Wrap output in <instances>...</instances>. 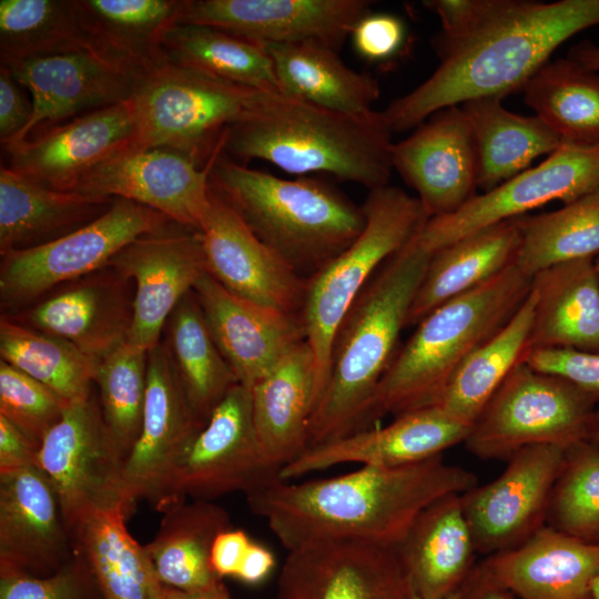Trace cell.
<instances>
[{"label":"cell","instance_id":"30","mask_svg":"<svg viewBox=\"0 0 599 599\" xmlns=\"http://www.w3.org/2000/svg\"><path fill=\"white\" fill-rule=\"evenodd\" d=\"M252 419L262 453L280 471L308 447L316 402L314 355L302 342L251 389Z\"/></svg>","mask_w":599,"mask_h":599},{"label":"cell","instance_id":"42","mask_svg":"<svg viewBox=\"0 0 599 599\" xmlns=\"http://www.w3.org/2000/svg\"><path fill=\"white\" fill-rule=\"evenodd\" d=\"M88 50L78 0H1V67Z\"/></svg>","mask_w":599,"mask_h":599},{"label":"cell","instance_id":"1","mask_svg":"<svg viewBox=\"0 0 599 599\" xmlns=\"http://www.w3.org/2000/svg\"><path fill=\"white\" fill-rule=\"evenodd\" d=\"M476 485L473 471L438 455L301 483L277 478L245 498L287 551L325 539L397 547L427 506Z\"/></svg>","mask_w":599,"mask_h":599},{"label":"cell","instance_id":"58","mask_svg":"<svg viewBox=\"0 0 599 599\" xmlns=\"http://www.w3.org/2000/svg\"><path fill=\"white\" fill-rule=\"evenodd\" d=\"M162 595L163 599H233L222 579L193 590H181L162 585Z\"/></svg>","mask_w":599,"mask_h":599},{"label":"cell","instance_id":"62","mask_svg":"<svg viewBox=\"0 0 599 599\" xmlns=\"http://www.w3.org/2000/svg\"><path fill=\"white\" fill-rule=\"evenodd\" d=\"M592 599H599V576L592 583Z\"/></svg>","mask_w":599,"mask_h":599},{"label":"cell","instance_id":"38","mask_svg":"<svg viewBox=\"0 0 599 599\" xmlns=\"http://www.w3.org/2000/svg\"><path fill=\"white\" fill-rule=\"evenodd\" d=\"M162 336L161 344L191 408L206 423L238 382L220 352L193 291L175 306Z\"/></svg>","mask_w":599,"mask_h":599},{"label":"cell","instance_id":"63","mask_svg":"<svg viewBox=\"0 0 599 599\" xmlns=\"http://www.w3.org/2000/svg\"><path fill=\"white\" fill-rule=\"evenodd\" d=\"M410 599H422L420 597H418L415 591L413 590L412 592V596H410ZM447 599H460V589L453 593L450 597H448Z\"/></svg>","mask_w":599,"mask_h":599},{"label":"cell","instance_id":"59","mask_svg":"<svg viewBox=\"0 0 599 599\" xmlns=\"http://www.w3.org/2000/svg\"><path fill=\"white\" fill-rule=\"evenodd\" d=\"M568 58L588 70L599 71V45L590 41L572 47Z\"/></svg>","mask_w":599,"mask_h":599},{"label":"cell","instance_id":"21","mask_svg":"<svg viewBox=\"0 0 599 599\" xmlns=\"http://www.w3.org/2000/svg\"><path fill=\"white\" fill-rule=\"evenodd\" d=\"M372 9L368 0H190L181 23L263 44L317 41L336 50Z\"/></svg>","mask_w":599,"mask_h":599},{"label":"cell","instance_id":"35","mask_svg":"<svg viewBox=\"0 0 599 599\" xmlns=\"http://www.w3.org/2000/svg\"><path fill=\"white\" fill-rule=\"evenodd\" d=\"M280 91L305 102L348 114H367L379 98L376 79L351 69L336 49L317 41L271 44Z\"/></svg>","mask_w":599,"mask_h":599},{"label":"cell","instance_id":"25","mask_svg":"<svg viewBox=\"0 0 599 599\" xmlns=\"http://www.w3.org/2000/svg\"><path fill=\"white\" fill-rule=\"evenodd\" d=\"M74 554V537L39 467L0 474V570L45 577Z\"/></svg>","mask_w":599,"mask_h":599},{"label":"cell","instance_id":"11","mask_svg":"<svg viewBox=\"0 0 599 599\" xmlns=\"http://www.w3.org/2000/svg\"><path fill=\"white\" fill-rule=\"evenodd\" d=\"M125 459L111 439L98 396L70 404L41 441L39 468L49 478L69 527L120 510L129 518L133 506L123 485Z\"/></svg>","mask_w":599,"mask_h":599},{"label":"cell","instance_id":"19","mask_svg":"<svg viewBox=\"0 0 599 599\" xmlns=\"http://www.w3.org/2000/svg\"><path fill=\"white\" fill-rule=\"evenodd\" d=\"M205 424L191 408L160 342L148 352L141 430L123 467L124 490L133 507L148 500L162 510L175 467Z\"/></svg>","mask_w":599,"mask_h":599},{"label":"cell","instance_id":"3","mask_svg":"<svg viewBox=\"0 0 599 599\" xmlns=\"http://www.w3.org/2000/svg\"><path fill=\"white\" fill-rule=\"evenodd\" d=\"M392 135L383 111L348 114L257 90L226 132L223 154L266 161L300 177L329 174L370 191L388 185Z\"/></svg>","mask_w":599,"mask_h":599},{"label":"cell","instance_id":"6","mask_svg":"<svg viewBox=\"0 0 599 599\" xmlns=\"http://www.w3.org/2000/svg\"><path fill=\"white\" fill-rule=\"evenodd\" d=\"M210 185L305 280L352 244L365 225L362 206L329 184L278 177L223 153L213 161Z\"/></svg>","mask_w":599,"mask_h":599},{"label":"cell","instance_id":"39","mask_svg":"<svg viewBox=\"0 0 599 599\" xmlns=\"http://www.w3.org/2000/svg\"><path fill=\"white\" fill-rule=\"evenodd\" d=\"M535 305L536 295L531 290L516 314L461 364L437 406L473 426L506 377L525 359Z\"/></svg>","mask_w":599,"mask_h":599},{"label":"cell","instance_id":"37","mask_svg":"<svg viewBox=\"0 0 599 599\" xmlns=\"http://www.w3.org/2000/svg\"><path fill=\"white\" fill-rule=\"evenodd\" d=\"M154 538L144 546L163 586L193 590L219 580L211 567L217 535L232 527L225 509L210 500H185L163 512Z\"/></svg>","mask_w":599,"mask_h":599},{"label":"cell","instance_id":"48","mask_svg":"<svg viewBox=\"0 0 599 599\" xmlns=\"http://www.w3.org/2000/svg\"><path fill=\"white\" fill-rule=\"evenodd\" d=\"M69 405L45 385L0 361V416L33 441L41 445Z\"/></svg>","mask_w":599,"mask_h":599},{"label":"cell","instance_id":"29","mask_svg":"<svg viewBox=\"0 0 599 599\" xmlns=\"http://www.w3.org/2000/svg\"><path fill=\"white\" fill-rule=\"evenodd\" d=\"M190 0H78L89 48L143 80L167 64L164 40Z\"/></svg>","mask_w":599,"mask_h":599},{"label":"cell","instance_id":"34","mask_svg":"<svg viewBox=\"0 0 599 599\" xmlns=\"http://www.w3.org/2000/svg\"><path fill=\"white\" fill-rule=\"evenodd\" d=\"M519 244V225L517 219H511L465 235L432 253L406 326H416L440 305L498 275L515 262Z\"/></svg>","mask_w":599,"mask_h":599},{"label":"cell","instance_id":"33","mask_svg":"<svg viewBox=\"0 0 599 599\" xmlns=\"http://www.w3.org/2000/svg\"><path fill=\"white\" fill-rule=\"evenodd\" d=\"M592 260L564 262L532 276L536 305L529 351L599 353V282Z\"/></svg>","mask_w":599,"mask_h":599},{"label":"cell","instance_id":"17","mask_svg":"<svg viewBox=\"0 0 599 599\" xmlns=\"http://www.w3.org/2000/svg\"><path fill=\"white\" fill-rule=\"evenodd\" d=\"M217 156L201 167L174 150L131 145L94 166L73 191L126 199L199 230L209 206L210 172Z\"/></svg>","mask_w":599,"mask_h":599},{"label":"cell","instance_id":"36","mask_svg":"<svg viewBox=\"0 0 599 599\" xmlns=\"http://www.w3.org/2000/svg\"><path fill=\"white\" fill-rule=\"evenodd\" d=\"M501 98H480L460 104L473 133L477 160V187L490 191L529 169L539 155L564 143L537 115L507 110Z\"/></svg>","mask_w":599,"mask_h":599},{"label":"cell","instance_id":"26","mask_svg":"<svg viewBox=\"0 0 599 599\" xmlns=\"http://www.w3.org/2000/svg\"><path fill=\"white\" fill-rule=\"evenodd\" d=\"M468 426L429 406L397 416L384 427H368L344 437L309 446L278 471L290 481L341 464L397 467L438 455L467 438Z\"/></svg>","mask_w":599,"mask_h":599},{"label":"cell","instance_id":"64","mask_svg":"<svg viewBox=\"0 0 599 599\" xmlns=\"http://www.w3.org/2000/svg\"><path fill=\"white\" fill-rule=\"evenodd\" d=\"M592 262H593V268H595L598 282H599V254L593 257Z\"/></svg>","mask_w":599,"mask_h":599},{"label":"cell","instance_id":"5","mask_svg":"<svg viewBox=\"0 0 599 599\" xmlns=\"http://www.w3.org/2000/svg\"><path fill=\"white\" fill-rule=\"evenodd\" d=\"M531 278L514 262L422 319L380 379L364 429L385 415L436 406L461 364L524 304Z\"/></svg>","mask_w":599,"mask_h":599},{"label":"cell","instance_id":"10","mask_svg":"<svg viewBox=\"0 0 599 599\" xmlns=\"http://www.w3.org/2000/svg\"><path fill=\"white\" fill-rule=\"evenodd\" d=\"M177 224L136 202L115 197L87 225L43 245L1 256L0 306L16 314L53 290L99 271L134 240Z\"/></svg>","mask_w":599,"mask_h":599},{"label":"cell","instance_id":"41","mask_svg":"<svg viewBox=\"0 0 599 599\" xmlns=\"http://www.w3.org/2000/svg\"><path fill=\"white\" fill-rule=\"evenodd\" d=\"M169 63L262 91H280L265 45L216 28L180 23L164 40Z\"/></svg>","mask_w":599,"mask_h":599},{"label":"cell","instance_id":"31","mask_svg":"<svg viewBox=\"0 0 599 599\" xmlns=\"http://www.w3.org/2000/svg\"><path fill=\"white\" fill-rule=\"evenodd\" d=\"M396 548L418 597L447 599L457 592L478 564L460 494L427 506Z\"/></svg>","mask_w":599,"mask_h":599},{"label":"cell","instance_id":"27","mask_svg":"<svg viewBox=\"0 0 599 599\" xmlns=\"http://www.w3.org/2000/svg\"><path fill=\"white\" fill-rule=\"evenodd\" d=\"M193 292L209 329L240 385L251 389L306 341L302 315L237 297L205 273Z\"/></svg>","mask_w":599,"mask_h":599},{"label":"cell","instance_id":"32","mask_svg":"<svg viewBox=\"0 0 599 599\" xmlns=\"http://www.w3.org/2000/svg\"><path fill=\"white\" fill-rule=\"evenodd\" d=\"M114 199L48 189L2 164L0 254L62 237L101 216Z\"/></svg>","mask_w":599,"mask_h":599},{"label":"cell","instance_id":"7","mask_svg":"<svg viewBox=\"0 0 599 599\" xmlns=\"http://www.w3.org/2000/svg\"><path fill=\"white\" fill-rule=\"evenodd\" d=\"M361 206L365 225L359 235L306 281L301 315L315 359V406L328 379L333 342L345 315L373 274L428 220L417 196L389 184L370 190Z\"/></svg>","mask_w":599,"mask_h":599},{"label":"cell","instance_id":"8","mask_svg":"<svg viewBox=\"0 0 599 599\" xmlns=\"http://www.w3.org/2000/svg\"><path fill=\"white\" fill-rule=\"evenodd\" d=\"M256 91L167 63L145 77L132 98L135 145L174 150L205 167L223 153L226 132Z\"/></svg>","mask_w":599,"mask_h":599},{"label":"cell","instance_id":"45","mask_svg":"<svg viewBox=\"0 0 599 599\" xmlns=\"http://www.w3.org/2000/svg\"><path fill=\"white\" fill-rule=\"evenodd\" d=\"M120 510L94 515L73 530L104 599H149L154 573L144 549L129 532Z\"/></svg>","mask_w":599,"mask_h":599},{"label":"cell","instance_id":"46","mask_svg":"<svg viewBox=\"0 0 599 599\" xmlns=\"http://www.w3.org/2000/svg\"><path fill=\"white\" fill-rule=\"evenodd\" d=\"M148 352L130 343L99 362L94 383L108 433L126 459L142 425L146 395Z\"/></svg>","mask_w":599,"mask_h":599},{"label":"cell","instance_id":"18","mask_svg":"<svg viewBox=\"0 0 599 599\" xmlns=\"http://www.w3.org/2000/svg\"><path fill=\"white\" fill-rule=\"evenodd\" d=\"M199 231L206 273L223 288L253 303L302 314L307 280L265 245L212 187Z\"/></svg>","mask_w":599,"mask_h":599},{"label":"cell","instance_id":"14","mask_svg":"<svg viewBox=\"0 0 599 599\" xmlns=\"http://www.w3.org/2000/svg\"><path fill=\"white\" fill-rule=\"evenodd\" d=\"M566 448H522L494 480L460 494L477 554L488 557L515 548L546 525Z\"/></svg>","mask_w":599,"mask_h":599},{"label":"cell","instance_id":"60","mask_svg":"<svg viewBox=\"0 0 599 599\" xmlns=\"http://www.w3.org/2000/svg\"><path fill=\"white\" fill-rule=\"evenodd\" d=\"M586 440L599 447V405L593 413Z\"/></svg>","mask_w":599,"mask_h":599},{"label":"cell","instance_id":"51","mask_svg":"<svg viewBox=\"0 0 599 599\" xmlns=\"http://www.w3.org/2000/svg\"><path fill=\"white\" fill-rule=\"evenodd\" d=\"M524 362L538 372L568 379L599 405V353L569 348L532 349Z\"/></svg>","mask_w":599,"mask_h":599},{"label":"cell","instance_id":"47","mask_svg":"<svg viewBox=\"0 0 599 599\" xmlns=\"http://www.w3.org/2000/svg\"><path fill=\"white\" fill-rule=\"evenodd\" d=\"M546 525L599 545V447L588 440L566 448Z\"/></svg>","mask_w":599,"mask_h":599},{"label":"cell","instance_id":"52","mask_svg":"<svg viewBox=\"0 0 599 599\" xmlns=\"http://www.w3.org/2000/svg\"><path fill=\"white\" fill-rule=\"evenodd\" d=\"M355 52L369 62H385L397 55L406 40L404 21L389 12L369 11L352 30Z\"/></svg>","mask_w":599,"mask_h":599},{"label":"cell","instance_id":"12","mask_svg":"<svg viewBox=\"0 0 599 599\" xmlns=\"http://www.w3.org/2000/svg\"><path fill=\"white\" fill-rule=\"evenodd\" d=\"M277 478L257 440L250 389L237 384L179 460L161 511L187 496L210 501L232 493L246 496Z\"/></svg>","mask_w":599,"mask_h":599},{"label":"cell","instance_id":"40","mask_svg":"<svg viewBox=\"0 0 599 599\" xmlns=\"http://www.w3.org/2000/svg\"><path fill=\"white\" fill-rule=\"evenodd\" d=\"M522 91L525 103L562 143L599 146V71L558 59L546 63Z\"/></svg>","mask_w":599,"mask_h":599},{"label":"cell","instance_id":"53","mask_svg":"<svg viewBox=\"0 0 599 599\" xmlns=\"http://www.w3.org/2000/svg\"><path fill=\"white\" fill-rule=\"evenodd\" d=\"M8 68L0 67V142L11 148L32 119V100Z\"/></svg>","mask_w":599,"mask_h":599},{"label":"cell","instance_id":"15","mask_svg":"<svg viewBox=\"0 0 599 599\" xmlns=\"http://www.w3.org/2000/svg\"><path fill=\"white\" fill-rule=\"evenodd\" d=\"M396 547L325 539L290 550L278 573V599H410Z\"/></svg>","mask_w":599,"mask_h":599},{"label":"cell","instance_id":"9","mask_svg":"<svg viewBox=\"0 0 599 599\" xmlns=\"http://www.w3.org/2000/svg\"><path fill=\"white\" fill-rule=\"evenodd\" d=\"M598 403L568 379L524 361L486 404L464 444L480 459H508L535 445L586 440Z\"/></svg>","mask_w":599,"mask_h":599},{"label":"cell","instance_id":"43","mask_svg":"<svg viewBox=\"0 0 599 599\" xmlns=\"http://www.w3.org/2000/svg\"><path fill=\"white\" fill-rule=\"evenodd\" d=\"M0 356L69 404L84 400L93 393L99 361L65 339L24 326L3 314Z\"/></svg>","mask_w":599,"mask_h":599},{"label":"cell","instance_id":"24","mask_svg":"<svg viewBox=\"0 0 599 599\" xmlns=\"http://www.w3.org/2000/svg\"><path fill=\"white\" fill-rule=\"evenodd\" d=\"M133 99L85 112L39 133L8 153L12 171L52 190L73 191L102 161L135 145Z\"/></svg>","mask_w":599,"mask_h":599},{"label":"cell","instance_id":"54","mask_svg":"<svg viewBox=\"0 0 599 599\" xmlns=\"http://www.w3.org/2000/svg\"><path fill=\"white\" fill-rule=\"evenodd\" d=\"M40 446L0 416V474L39 467Z\"/></svg>","mask_w":599,"mask_h":599},{"label":"cell","instance_id":"4","mask_svg":"<svg viewBox=\"0 0 599 599\" xmlns=\"http://www.w3.org/2000/svg\"><path fill=\"white\" fill-rule=\"evenodd\" d=\"M430 255L412 238L351 306L335 334L328 379L311 418L308 447L365 428L369 404L398 352Z\"/></svg>","mask_w":599,"mask_h":599},{"label":"cell","instance_id":"20","mask_svg":"<svg viewBox=\"0 0 599 599\" xmlns=\"http://www.w3.org/2000/svg\"><path fill=\"white\" fill-rule=\"evenodd\" d=\"M133 297L132 281L105 266L7 316L35 331L65 339L100 362L128 343Z\"/></svg>","mask_w":599,"mask_h":599},{"label":"cell","instance_id":"57","mask_svg":"<svg viewBox=\"0 0 599 599\" xmlns=\"http://www.w3.org/2000/svg\"><path fill=\"white\" fill-rule=\"evenodd\" d=\"M275 566L274 554L265 546L252 541L235 578L246 585H258L271 575Z\"/></svg>","mask_w":599,"mask_h":599},{"label":"cell","instance_id":"61","mask_svg":"<svg viewBox=\"0 0 599 599\" xmlns=\"http://www.w3.org/2000/svg\"><path fill=\"white\" fill-rule=\"evenodd\" d=\"M149 599H163L162 585L158 580L155 572L151 579Z\"/></svg>","mask_w":599,"mask_h":599},{"label":"cell","instance_id":"50","mask_svg":"<svg viewBox=\"0 0 599 599\" xmlns=\"http://www.w3.org/2000/svg\"><path fill=\"white\" fill-rule=\"evenodd\" d=\"M514 0H427L424 6L440 20L441 31L434 40L439 59L489 28Z\"/></svg>","mask_w":599,"mask_h":599},{"label":"cell","instance_id":"49","mask_svg":"<svg viewBox=\"0 0 599 599\" xmlns=\"http://www.w3.org/2000/svg\"><path fill=\"white\" fill-rule=\"evenodd\" d=\"M0 599L104 598L87 558L74 546L72 557L45 577L0 570Z\"/></svg>","mask_w":599,"mask_h":599},{"label":"cell","instance_id":"13","mask_svg":"<svg viewBox=\"0 0 599 599\" xmlns=\"http://www.w3.org/2000/svg\"><path fill=\"white\" fill-rule=\"evenodd\" d=\"M599 190V146L564 143L540 164L476 194L456 212L428 219L415 236L428 253L480 229L552 201L570 203Z\"/></svg>","mask_w":599,"mask_h":599},{"label":"cell","instance_id":"2","mask_svg":"<svg viewBox=\"0 0 599 599\" xmlns=\"http://www.w3.org/2000/svg\"><path fill=\"white\" fill-rule=\"evenodd\" d=\"M599 24V0H514L480 34L440 59L422 84L395 99L384 116L394 132L417 128L438 110L520 90L554 51Z\"/></svg>","mask_w":599,"mask_h":599},{"label":"cell","instance_id":"56","mask_svg":"<svg viewBox=\"0 0 599 599\" xmlns=\"http://www.w3.org/2000/svg\"><path fill=\"white\" fill-rule=\"evenodd\" d=\"M460 599H518L480 561L460 588Z\"/></svg>","mask_w":599,"mask_h":599},{"label":"cell","instance_id":"22","mask_svg":"<svg viewBox=\"0 0 599 599\" xmlns=\"http://www.w3.org/2000/svg\"><path fill=\"white\" fill-rule=\"evenodd\" d=\"M392 164L428 219L459 210L477 189L471 129L460 105L436 111L392 146Z\"/></svg>","mask_w":599,"mask_h":599},{"label":"cell","instance_id":"44","mask_svg":"<svg viewBox=\"0 0 599 599\" xmlns=\"http://www.w3.org/2000/svg\"><path fill=\"white\" fill-rule=\"evenodd\" d=\"M516 219L520 244L515 264L530 277L550 266L599 254V190L557 211Z\"/></svg>","mask_w":599,"mask_h":599},{"label":"cell","instance_id":"23","mask_svg":"<svg viewBox=\"0 0 599 599\" xmlns=\"http://www.w3.org/2000/svg\"><path fill=\"white\" fill-rule=\"evenodd\" d=\"M4 68L30 92L33 104L30 123L7 152L64 119L132 99L142 81L88 50Z\"/></svg>","mask_w":599,"mask_h":599},{"label":"cell","instance_id":"28","mask_svg":"<svg viewBox=\"0 0 599 599\" xmlns=\"http://www.w3.org/2000/svg\"><path fill=\"white\" fill-rule=\"evenodd\" d=\"M481 562L518 599H592L599 545L545 525L517 547Z\"/></svg>","mask_w":599,"mask_h":599},{"label":"cell","instance_id":"55","mask_svg":"<svg viewBox=\"0 0 599 599\" xmlns=\"http://www.w3.org/2000/svg\"><path fill=\"white\" fill-rule=\"evenodd\" d=\"M252 539L242 529L233 527L220 532L211 550V567L219 577L235 578Z\"/></svg>","mask_w":599,"mask_h":599},{"label":"cell","instance_id":"16","mask_svg":"<svg viewBox=\"0 0 599 599\" xmlns=\"http://www.w3.org/2000/svg\"><path fill=\"white\" fill-rule=\"evenodd\" d=\"M106 266L133 283L128 343L146 352L160 344L169 316L206 273L200 231L180 224L134 240Z\"/></svg>","mask_w":599,"mask_h":599}]
</instances>
